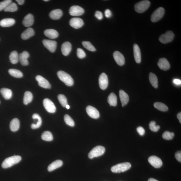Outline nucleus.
<instances>
[{
  "label": "nucleus",
  "mask_w": 181,
  "mask_h": 181,
  "mask_svg": "<svg viewBox=\"0 0 181 181\" xmlns=\"http://www.w3.org/2000/svg\"><path fill=\"white\" fill-rule=\"evenodd\" d=\"M18 8L16 4L14 3H11L4 10L6 12H13L17 11Z\"/></svg>",
  "instance_id": "nucleus-38"
},
{
  "label": "nucleus",
  "mask_w": 181,
  "mask_h": 181,
  "mask_svg": "<svg viewBox=\"0 0 181 181\" xmlns=\"http://www.w3.org/2000/svg\"><path fill=\"white\" fill-rule=\"evenodd\" d=\"M43 104L44 107L48 112L54 113L56 110V108L54 104L49 99L46 98L44 99Z\"/></svg>",
  "instance_id": "nucleus-8"
},
{
  "label": "nucleus",
  "mask_w": 181,
  "mask_h": 181,
  "mask_svg": "<svg viewBox=\"0 0 181 181\" xmlns=\"http://www.w3.org/2000/svg\"><path fill=\"white\" fill-rule=\"evenodd\" d=\"M95 16L99 20H101L103 18V13L99 11H96L95 13Z\"/></svg>",
  "instance_id": "nucleus-47"
},
{
  "label": "nucleus",
  "mask_w": 181,
  "mask_h": 181,
  "mask_svg": "<svg viewBox=\"0 0 181 181\" xmlns=\"http://www.w3.org/2000/svg\"><path fill=\"white\" fill-rule=\"evenodd\" d=\"M133 50L134 59L137 63H140L141 61V54L140 48L137 44H134Z\"/></svg>",
  "instance_id": "nucleus-19"
},
{
  "label": "nucleus",
  "mask_w": 181,
  "mask_h": 181,
  "mask_svg": "<svg viewBox=\"0 0 181 181\" xmlns=\"http://www.w3.org/2000/svg\"><path fill=\"white\" fill-rule=\"evenodd\" d=\"M149 128L151 131L154 132L158 131L160 129L159 126L156 125V123L154 121L150 122L149 124Z\"/></svg>",
  "instance_id": "nucleus-43"
},
{
  "label": "nucleus",
  "mask_w": 181,
  "mask_h": 181,
  "mask_svg": "<svg viewBox=\"0 0 181 181\" xmlns=\"http://www.w3.org/2000/svg\"><path fill=\"white\" fill-rule=\"evenodd\" d=\"M148 160L150 164L155 168H161L163 165L161 160L156 156L150 157L148 158Z\"/></svg>",
  "instance_id": "nucleus-11"
},
{
  "label": "nucleus",
  "mask_w": 181,
  "mask_h": 181,
  "mask_svg": "<svg viewBox=\"0 0 181 181\" xmlns=\"http://www.w3.org/2000/svg\"><path fill=\"white\" fill-rule=\"evenodd\" d=\"M29 55V53L27 51H24L19 54V60L22 65L26 66L28 64V59Z\"/></svg>",
  "instance_id": "nucleus-20"
},
{
  "label": "nucleus",
  "mask_w": 181,
  "mask_h": 181,
  "mask_svg": "<svg viewBox=\"0 0 181 181\" xmlns=\"http://www.w3.org/2000/svg\"><path fill=\"white\" fill-rule=\"evenodd\" d=\"M108 102L110 106H115L117 104V97L113 93H111L108 98Z\"/></svg>",
  "instance_id": "nucleus-31"
},
{
  "label": "nucleus",
  "mask_w": 181,
  "mask_h": 181,
  "mask_svg": "<svg viewBox=\"0 0 181 181\" xmlns=\"http://www.w3.org/2000/svg\"><path fill=\"white\" fill-rule=\"evenodd\" d=\"M10 75L15 78H21L23 77V74L21 71L16 69H10L8 70Z\"/></svg>",
  "instance_id": "nucleus-35"
},
{
  "label": "nucleus",
  "mask_w": 181,
  "mask_h": 181,
  "mask_svg": "<svg viewBox=\"0 0 181 181\" xmlns=\"http://www.w3.org/2000/svg\"><path fill=\"white\" fill-rule=\"evenodd\" d=\"M149 78L150 82L154 88H157L158 87V80L157 76L155 74L151 73L149 74Z\"/></svg>",
  "instance_id": "nucleus-32"
},
{
  "label": "nucleus",
  "mask_w": 181,
  "mask_h": 181,
  "mask_svg": "<svg viewBox=\"0 0 181 181\" xmlns=\"http://www.w3.org/2000/svg\"><path fill=\"white\" fill-rule=\"evenodd\" d=\"M20 121L17 118H14L11 121L10 124V128L11 131L15 132L20 128Z\"/></svg>",
  "instance_id": "nucleus-27"
},
{
  "label": "nucleus",
  "mask_w": 181,
  "mask_h": 181,
  "mask_svg": "<svg viewBox=\"0 0 181 181\" xmlns=\"http://www.w3.org/2000/svg\"><path fill=\"white\" fill-rule=\"evenodd\" d=\"M173 83L176 85H179L181 84V81L179 79H174L173 80Z\"/></svg>",
  "instance_id": "nucleus-50"
},
{
  "label": "nucleus",
  "mask_w": 181,
  "mask_h": 181,
  "mask_svg": "<svg viewBox=\"0 0 181 181\" xmlns=\"http://www.w3.org/2000/svg\"><path fill=\"white\" fill-rule=\"evenodd\" d=\"M174 37L175 35L173 32L171 31H168L160 36L159 40L162 43H168L173 40Z\"/></svg>",
  "instance_id": "nucleus-7"
},
{
  "label": "nucleus",
  "mask_w": 181,
  "mask_h": 181,
  "mask_svg": "<svg viewBox=\"0 0 181 181\" xmlns=\"http://www.w3.org/2000/svg\"><path fill=\"white\" fill-rule=\"evenodd\" d=\"M119 96L122 106L123 107L128 103L129 100V96L126 93L122 90H119Z\"/></svg>",
  "instance_id": "nucleus-22"
},
{
  "label": "nucleus",
  "mask_w": 181,
  "mask_h": 181,
  "mask_svg": "<svg viewBox=\"0 0 181 181\" xmlns=\"http://www.w3.org/2000/svg\"><path fill=\"white\" fill-rule=\"evenodd\" d=\"M175 157L176 160L179 162H181V151H178L175 154Z\"/></svg>",
  "instance_id": "nucleus-48"
},
{
  "label": "nucleus",
  "mask_w": 181,
  "mask_h": 181,
  "mask_svg": "<svg viewBox=\"0 0 181 181\" xmlns=\"http://www.w3.org/2000/svg\"><path fill=\"white\" fill-rule=\"evenodd\" d=\"M77 55L78 57L80 59H83L86 56L84 51L80 48H78L77 50Z\"/></svg>",
  "instance_id": "nucleus-45"
},
{
  "label": "nucleus",
  "mask_w": 181,
  "mask_h": 181,
  "mask_svg": "<svg viewBox=\"0 0 181 181\" xmlns=\"http://www.w3.org/2000/svg\"><path fill=\"white\" fill-rule=\"evenodd\" d=\"M158 65L160 69L164 71L168 70L170 66L168 60L165 58H161L159 59Z\"/></svg>",
  "instance_id": "nucleus-17"
},
{
  "label": "nucleus",
  "mask_w": 181,
  "mask_h": 181,
  "mask_svg": "<svg viewBox=\"0 0 181 181\" xmlns=\"http://www.w3.org/2000/svg\"><path fill=\"white\" fill-rule=\"evenodd\" d=\"M34 22L33 16L32 14L29 13L24 18L23 21V24L24 26L28 27L32 26L33 25Z\"/></svg>",
  "instance_id": "nucleus-18"
},
{
  "label": "nucleus",
  "mask_w": 181,
  "mask_h": 181,
  "mask_svg": "<svg viewBox=\"0 0 181 181\" xmlns=\"http://www.w3.org/2000/svg\"><path fill=\"white\" fill-rule=\"evenodd\" d=\"M63 165V162L61 160H57L52 162L49 165L48 170L49 172L52 171L57 168H60Z\"/></svg>",
  "instance_id": "nucleus-28"
},
{
  "label": "nucleus",
  "mask_w": 181,
  "mask_h": 181,
  "mask_svg": "<svg viewBox=\"0 0 181 181\" xmlns=\"http://www.w3.org/2000/svg\"><path fill=\"white\" fill-rule=\"evenodd\" d=\"M177 117L179 120L180 123H181V112L179 113L177 115Z\"/></svg>",
  "instance_id": "nucleus-52"
},
{
  "label": "nucleus",
  "mask_w": 181,
  "mask_h": 181,
  "mask_svg": "<svg viewBox=\"0 0 181 181\" xmlns=\"http://www.w3.org/2000/svg\"><path fill=\"white\" fill-rule=\"evenodd\" d=\"M113 56L115 61L120 66H122L125 63V59L122 53L118 51H115L113 53Z\"/></svg>",
  "instance_id": "nucleus-16"
},
{
  "label": "nucleus",
  "mask_w": 181,
  "mask_h": 181,
  "mask_svg": "<svg viewBox=\"0 0 181 181\" xmlns=\"http://www.w3.org/2000/svg\"><path fill=\"white\" fill-rule=\"evenodd\" d=\"M11 3V0H6L0 2V11L4 10Z\"/></svg>",
  "instance_id": "nucleus-44"
},
{
  "label": "nucleus",
  "mask_w": 181,
  "mask_h": 181,
  "mask_svg": "<svg viewBox=\"0 0 181 181\" xmlns=\"http://www.w3.org/2000/svg\"><path fill=\"white\" fill-rule=\"evenodd\" d=\"M58 99L60 104L62 106L66 107V105H68L67 98L64 95L59 94L58 96Z\"/></svg>",
  "instance_id": "nucleus-39"
},
{
  "label": "nucleus",
  "mask_w": 181,
  "mask_h": 181,
  "mask_svg": "<svg viewBox=\"0 0 181 181\" xmlns=\"http://www.w3.org/2000/svg\"><path fill=\"white\" fill-rule=\"evenodd\" d=\"M99 83L100 87L102 90H105L107 87L108 84V80L107 75L105 73L101 74L99 78Z\"/></svg>",
  "instance_id": "nucleus-12"
},
{
  "label": "nucleus",
  "mask_w": 181,
  "mask_h": 181,
  "mask_svg": "<svg viewBox=\"0 0 181 181\" xmlns=\"http://www.w3.org/2000/svg\"><path fill=\"white\" fill-rule=\"evenodd\" d=\"M22 159L20 156H14L6 158L2 164V167L4 168H10L15 164L19 162Z\"/></svg>",
  "instance_id": "nucleus-1"
},
{
  "label": "nucleus",
  "mask_w": 181,
  "mask_h": 181,
  "mask_svg": "<svg viewBox=\"0 0 181 181\" xmlns=\"http://www.w3.org/2000/svg\"><path fill=\"white\" fill-rule=\"evenodd\" d=\"M32 118L33 119H37L38 122L36 124H32L31 125L32 129H35L39 128L40 127L42 123V120L41 118L39 115L37 113H35L32 116Z\"/></svg>",
  "instance_id": "nucleus-30"
},
{
  "label": "nucleus",
  "mask_w": 181,
  "mask_h": 181,
  "mask_svg": "<svg viewBox=\"0 0 181 181\" xmlns=\"http://www.w3.org/2000/svg\"><path fill=\"white\" fill-rule=\"evenodd\" d=\"M64 120L66 123L71 127H74L75 126V122L70 116L68 115H64Z\"/></svg>",
  "instance_id": "nucleus-41"
},
{
  "label": "nucleus",
  "mask_w": 181,
  "mask_h": 181,
  "mask_svg": "<svg viewBox=\"0 0 181 181\" xmlns=\"http://www.w3.org/2000/svg\"><path fill=\"white\" fill-rule=\"evenodd\" d=\"M58 77L67 86H71L74 84V81L71 76L65 72L60 71H58Z\"/></svg>",
  "instance_id": "nucleus-2"
},
{
  "label": "nucleus",
  "mask_w": 181,
  "mask_h": 181,
  "mask_svg": "<svg viewBox=\"0 0 181 181\" xmlns=\"http://www.w3.org/2000/svg\"><path fill=\"white\" fill-rule=\"evenodd\" d=\"M150 2L148 1H143L136 3L134 6V9L136 12L139 13H143L149 8Z\"/></svg>",
  "instance_id": "nucleus-5"
},
{
  "label": "nucleus",
  "mask_w": 181,
  "mask_h": 181,
  "mask_svg": "<svg viewBox=\"0 0 181 181\" xmlns=\"http://www.w3.org/2000/svg\"><path fill=\"white\" fill-rule=\"evenodd\" d=\"M138 133L141 136H143L145 134V130L143 127H139L136 129Z\"/></svg>",
  "instance_id": "nucleus-46"
},
{
  "label": "nucleus",
  "mask_w": 181,
  "mask_h": 181,
  "mask_svg": "<svg viewBox=\"0 0 181 181\" xmlns=\"http://www.w3.org/2000/svg\"><path fill=\"white\" fill-rule=\"evenodd\" d=\"M69 24L74 28L78 29L82 27L84 24V23L83 20L80 18H74L70 20Z\"/></svg>",
  "instance_id": "nucleus-13"
},
{
  "label": "nucleus",
  "mask_w": 181,
  "mask_h": 181,
  "mask_svg": "<svg viewBox=\"0 0 181 181\" xmlns=\"http://www.w3.org/2000/svg\"><path fill=\"white\" fill-rule=\"evenodd\" d=\"M72 48L71 44L69 42H65L62 44L61 51L62 54L64 56L68 55L71 52Z\"/></svg>",
  "instance_id": "nucleus-21"
},
{
  "label": "nucleus",
  "mask_w": 181,
  "mask_h": 181,
  "mask_svg": "<svg viewBox=\"0 0 181 181\" xmlns=\"http://www.w3.org/2000/svg\"><path fill=\"white\" fill-rule=\"evenodd\" d=\"M131 165L129 162L118 164L111 168V170L114 173L124 172L131 168Z\"/></svg>",
  "instance_id": "nucleus-3"
},
{
  "label": "nucleus",
  "mask_w": 181,
  "mask_h": 181,
  "mask_svg": "<svg viewBox=\"0 0 181 181\" xmlns=\"http://www.w3.org/2000/svg\"><path fill=\"white\" fill-rule=\"evenodd\" d=\"M105 151V148L103 146H97L94 148L88 155V157L90 159H93L94 157H97L103 155Z\"/></svg>",
  "instance_id": "nucleus-4"
},
{
  "label": "nucleus",
  "mask_w": 181,
  "mask_h": 181,
  "mask_svg": "<svg viewBox=\"0 0 181 181\" xmlns=\"http://www.w3.org/2000/svg\"><path fill=\"white\" fill-rule=\"evenodd\" d=\"M84 13V9L80 6H74L69 8V13L72 16H80L83 14Z\"/></svg>",
  "instance_id": "nucleus-10"
},
{
  "label": "nucleus",
  "mask_w": 181,
  "mask_h": 181,
  "mask_svg": "<svg viewBox=\"0 0 181 181\" xmlns=\"http://www.w3.org/2000/svg\"><path fill=\"white\" fill-rule=\"evenodd\" d=\"M82 45L83 47L88 50L93 52H95L96 50L95 48L89 41H83L82 42Z\"/></svg>",
  "instance_id": "nucleus-40"
},
{
  "label": "nucleus",
  "mask_w": 181,
  "mask_h": 181,
  "mask_svg": "<svg viewBox=\"0 0 181 181\" xmlns=\"http://www.w3.org/2000/svg\"><path fill=\"white\" fill-rule=\"evenodd\" d=\"M41 138L44 141H51L53 140V136L51 132L46 131L42 134Z\"/></svg>",
  "instance_id": "nucleus-36"
},
{
  "label": "nucleus",
  "mask_w": 181,
  "mask_h": 181,
  "mask_svg": "<svg viewBox=\"0 0 181 181\" xmlns=\"http://www.w3.org/2000/svg\"><path fill=\"white\" fill-rule=\"evenodd\" d=\"M16 1H17L18 4L20 5H23L25 2L24 0H16Z\"/></svg>",
  "instance_id": "nucleus-51"
},
{
  "label": "nucleus",
  "mask_w": 181,
  "mask_h": 181,
  "mask_svg": "<svg viewBox=\"0 0 181 181\" xmlns=\"http://www.w3.org/2000/svg\"><path fill=\"white\" fill-rule=\"evenodd\" d=\"M165 10L162 7H159L155 10L151 17V21L153 22L158 21L163 17L164 14Z\"/></svg>",
  "instance_id": "nucleus-6"
},
{
  "label": "nucleus",
  "mask_w": 181,
  "mask_h": 181,
  "mask_svg": "<svg viewBox=\"0 0 181 181\" xmlns=\"http://www.w3.org/2000/svg\"><path fill=\"white\" fill-rule=\"evenodd\" d=\"M66 107L67 109H69V108H70V106H69V105H67L66 106Z\"/></svg>",
  "instance_id": "nucleus-54"
},
{
  "label": "nucleus",
  "mask_w": 181,
  "mask_h": 181,
  "mask_svg": "<svg viewBox=\"0 0 181 181\" xmlns=\"http://www.w3.org/2000/svg\"><path fill=\"white\" fill-rule=\"evenodd\" d=\"M36 79L38 81V85L40 87L45 89H50L51 86L48 81L43 76L40 75L37 76Z\"/></svg>",
  "instance_id": "nucleus-14"
},
{
  "label": "nucleus",
  "mask_w": 181,
  "mask_h": 181,
  "mask_svg": "<svg viewBox=\"0 0 181 181\" xmlns=\"http://www.w3.org/2000/svg\"><path fill=\"white\" fill-rule=\"evenodd\" d=\"M44 34L49 38L52 39L56 38L59 34L56 30L53 29H46L44 31Z\"/></svg>",
  "instance_id": "nucleus-25"
},
{
  "label": "nucleus",
  "mask_w": 181,
  "mask_h": 181,
  "mask_svg": "<svg viewBox=\"0 0 181 181\" xmlns=\"http://www.w3.org/2000/svg\"><path fill=\"white\" fill-rule=\"evenodd\" d=\"M49 1V0H44V1Z\"/></svg>",
  "instance_id": "nucleus-55"
},
{
  "label": "nucleus",
  "mask_w": 181,
  "mask_h": 181,
  "mask_svg": "<svg viewBox=\"0 0 181 181\" xmlns=\"http://www.w3.org/2000/svg\"><path fill=\"white\" fill-rule=\"evenodd\" d=\"M15 21L12 18H6L0 21V25L2 27H8L12 26L15 24Z\"/></svg>",
  "instance_id": "nucleus-24"
},
{
  "label": "nucleus",
  "mask_w": 181,
  "mask_h": 181,
  "mask_svg": "<svg viewBox=\"0 0 181 181\" xmlns=\"http://www.w3.org/2000/svg\"><path fill=\"white\" fill-rule=\"evenodd\" d=\"M9 57L11 62L13 64L17 63L19 60V55L16 51H13L11 52Z\"/></svg>",
  "instance_id": "nucleus-33"
},
{
  "label": "nucleus",
  "mask_w": 181,
  "mask_h": 181,
  "mask_svg": "<svg viewBox=\"0 0 181 181\" xmlns=\"http://www.w3.org/2000/svg\"><path fill=\"white\" fill-rule=\"evenodd\" d=\"M148 181H158L156 180L154 178H150L148 180Z\"/></svg>",
  "instance_id": "nucleus-53"
},
{
  "label": "nucleus",
  "mask_w": 181,
  "mask_h": 181,
  "mask_svg": "<svg viewBox=\"0 0 181 181\" xmlns=\"http://www.w3.org/2000/svg\"><path fill=\"white\" fill-rule=\"evenodd\" d=\"M43 45L51 52H55L57 47V42L55 41L44 39L42 41Z\"/></svg>",
  "instance_id": "nucleus-9"
},
{
  "label": "nucleus",
  "mask_w": 181,
  "mask_h": 181,
  "mask_svg": "<svg viewBox=\"0 0 181 181\" xmlns=\"http://www.w3.org/2000/svg\"><path fill=\"white\" fill-rule=\"evenodd\" d=\"M154 106L157 110L162 111H166L168 110V107L163 103L156 102L154 103Z\"/></svg>",
  "instance_id": "nucleus-37"
},
{
  "label": "nucleus",
  "mask_w": 181,
  "mask_h": 181,
  "mask_svg": "<svg viewBox=\"0 0 181 181\" xmlns=\"http://www.w3.org/2000/svg\"><path fill=\"white\" fill-rule=\"evenodd\" d=\"M175 134L173 133H171L168 131L164 132L162 135V137L166 140H171L173 138Z\"/></svg>",
  "instance_id": "nucleus-42"
},
{
  "label": "nucleus",
  "mask_w": 181,
  "mask_h": 181,
  "mask_svg": "<svg viewBox=\"0 0 181 181\" xmlns=\"http://www.w3.org/2000/svg\"><path fill=\"white\" fill-rule=\"evenodd\" d=\"M0 92L4 98L6 100L10 99L12 96L11 90L8 88H3L0 90Z\"/></svg>",
  "instance_id": "nucleus-29"
},
{
  "label": "nucleus",
  "mask_w": 181,
  "mask_h": 181,
  "mask_svg": "<svg viewBox=\"0 0 181 181\" xmlns=\"http://www.w3.org/2000/svg\"><path fill=\"white\" fill-rule=\"evenodd\" d=\"M63 12L62 10L60 9H56L51 11L49 16L50 18L52 19L57 20L61 18Z\"/></svg>",
  "instance_id": "nucleus-23"
},
{
  "label": "nucleus",
  "mask_w": 181,
  "mask_h": 181,
  "mask_svg": "<svg viewBox=\"0 0 181 181\" xmlns=\"http://www.w3.org/2000/svg\"><path fill=\"white\" fill-rule=\"evenodd\" d=\"M33 96L31 92L26 91L25 92L23 102L25 105H27L28 104L31 102L33 100Z\"/></svg>",
  "instance_id": "nucleus-34"
},
{
  "label": "nucleus",
  "mask_w": 181,
  "mask_h": 181,
  "mask_svg": "<svg viewBox=\"0 0 181 181\" xmlns=\"http://www.w3.org/2000/svg\"><path fill=\"white\" fill-rule=\"evenodd\" d=\"M105 15L107 18H110L112 16V13L109 9H106L105 11Z\"/></svg>",
  "instance_id": "nucleus-49"
},
{
  "label": "nucleus",
  "mask_w": 181,
  "mask_h": 181,
  "mask_svg": "<svg viewBox=\"0 0 181 181\" xmlns=\"http://www.w3.org/2000/svg\"><path fill=\"white\" fill-rule=\"evenodd\" d=\"M34 34L35 32L33 29L32 28H29L23 32L21 37L23 40H27L34 36Z\"/></svg>",
  "instance_id": "nucleus-26"
},
{
  "label": "nucleus",
  "mask_w": 181,
  "mask_h": 181,
  "mask_svg": "<svg viewBox=\"0 0 181 181\" xmlns=\"http://www.w3.org/2000/svg\"><path fill=\"white\" fill-rule=\"evenodd\" d=\"M86 110L88 115L92 118L97 119L100 117V114L98 111L93 107L88 106L86 109Z\"/></svg>",
  "instance_id": "nucleus-15"
}]
</instances>
